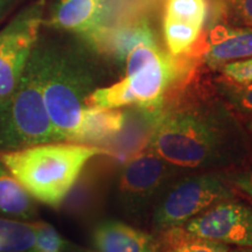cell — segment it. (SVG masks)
I'll return each mask as SVG.
<instances>
[{"label":"cell","mask_w":252,"mask_h":252,"mask_svg":"<svg viewBox=\"0 0 252 252\" xmlns=\"http://www.w3.org/2000/svg\"><path fill=\"white\" fill-rule=\"evenodd\" d=\"M184 228L210 241L252 248V206L237 197L220 201L188 220Z\"/></svg>","instance_id":"ba28073f"},{"label":"cell","mask_w":252,"mask_h":252,"mask_svg":"<svg viewBox=\"0 0 252 252\" xmlns=\"http://www.w3.org/2000/svg\"><path fill=\"white\" fill-rule=\"evenodd\" d=\"M241 118V117H239ZM242 123H243L245 131L249 135V139H250V144H251V149H252V117L250 118H241Z\"/></svg>","instance_id":"cb8c5ba5"},{"label":"cell","mask_w":252,"mask_h":252,"mask_svg":"<svg viewBox=\"0 0 252 252\" xmlns=\"http://www.w3.org/2000/svg\"><path fill=\"white\" fill-rule=\"evenodd\" d=\"M201 28L194 25L174 20L165 17L163 34L172 55H181L187 53L200 36Z\"/></svg>","instance_id":"ac0fdd59"},{"label":"cell","mask_w":252,"mask_h":252,"mask_svg":"<svg viewBox=\"0 0 252 252\" xmlns=\"http://www.w3.org/2000/svg\"><path fill=\"white\" fill-rule=\"evenodd\" d=\"M201 60L216 69L229 62L252 58V30L248 27L216 26L210 30L206 40L198 39Z\"/></svg>","instance_id":"30bf717a"},{"label":"cell","mask_w":252,"mask_h":252,"mask_svg":"<svg viewBox=\"0 0 252 252\" xmlns=\"http://www.w3.org/2000/svg\"><path fill=\"white\" fill-rule=\"evenodd\" d=\"M34 242L33 222L0 216V252H32Z\"/></svg>","instance_id":"2e32d148"},{"label":"cell","mask_w":252,"mask_h":252,"mask_svg":"<svg viewBox=\"0 0 252 252\" xmlns=\"http://www.w3.org/2000/svg\"><path fill=\"white\" fill-rule=\"evenodd\" d=\"M187 173L176 168L146 147L122 165L116 182V197L122 213L141 220L153 209L158 198L178 176Z\"/></svg>","instance_id":"8992f818"},{"label":"cell","mask_w":252,"mask_h":252,"mask_svg":"<svg viewBox=\"0 0 252 252\" xmlns=\"http://www.w3.org/2000/svg\"><path fill=\"white\" fill-rule=\"evenodd\" d=\"M45 47L35 46L20 82L0 104V152L61 141L43 97Z\"/></svg>","instance_id":"3957f363"},{"label":"cell","mask_w":252,"mask_h":252,"mask_svg":"<svg viewBox=\"0 0 252 252\" xmlns=\"http://www.w3.org/2000/svg\"><path fill=\"white\" fill-rule=\"evenodd\" d=\"M220 13L230 23L252 30V0H220Z\"/></svg>","instance_id":"44dd1931"},{"label":"cell","mask_w":252,"mask_h":252,"mask_svg":"<svg viewBox=\"0 0 252 252\" xmlns=\"http://www.w3.org/2000/svg\"><path fill=\"white\" fill-rule=\"evenodd\" d=\"M231 252H252V248H243V249H238V250L231 251Z\"/></svg>","instance_id":"484cf974"},{"label":"cell","mask_w":252,"mask_h":252,"mask_svg":"<svg viewBox=\"0 0 252 252\" xmlns=\"http://www.w3.org/2000/svg\"><path fill=\"white\" fill-rule=\"evenodd\" d=\"M43 7V0L35 1L0 31V104L17 88L36 46Z\"/></svg>","instance_id":"52a82bcc"},{"label":"cell","mask_w":252,"mask_h":252,"mask_svg":"<svg viewBox=\"0 0 252 252\" xmlns=\"http://www.w3.org/2000/svg\"><path fill=\"white\" fill-rule=\"evenodd\" d=\"M0 216L33 222L37 220L35 200L0 161Z\"/></svg>","instance_id":"4fadbf2b"},{"label":"cell","mask_w":252,"mask_h":252,"mask_svg":"<svg viewBox=\"0 0 252 252\" xmlns=\"http://www.w3.org/2000/svg\"><path fill=\"white\" fill-rule=\"evenodd\" d=\"M159 252H229V245L200 237L182 226L159 232Z\"/></svg>","instance_id":"9a60e30c"},{"label":"cell","mask_w":252,"mask_h":252,"mask_svg":"<svg viewBox=\"0 0 252 252\" xmlns=\"http://www.w3.org/2000/svg\"><path fill=\"white\" fill-rule=\"evenodd\" d=\"M106 166L108 162L100 166V162L94 163L91 159L72 186L61 208L74 216H83L93 212L102 198Z\"/></svg>","instance_id":"7c38bea8"},{"label":"cell","mask_w":252,"mask_h":252,"mask_svg":"<svg viewBox=\"0 0 252 252\" xmlns=\"http://www.w3.org/2000/svg\"><path fill=\"white\" fill-rule=\"evenodd\" d=\"M224 174L230 184L252 200V169L238 168L234 171H226Z\"/></svg>","instance_id":"603a6c76"},{"label":"cell","mask_w":252,"mask_h":252,"mask_svg":"<svg viewBox=\"0 0 252 252\" xmlns=\"http://www.w3.org/2000/svg\"><path fill=\"white\" fill-rule=\"evenodd\" d=\"M13 0H0V19H1L7 12L9 6H11Z\"/></svg>","instance_id":"d4e9b609"},{"label":"cell","mask_w":252,"mask_h":252,"mask_svg":"<svg viewBox=\"0 0 252 252\" xmlns=\"http://www.w3.org/2000/svg\"><path fill=\"white\" fill-rule=\"evenodd\" d=\"M238 196V191L220 171L184 173L172 181L152 209L156 231L185 225L220 201Z\"/></svg>","instance_id":"5b68a950"},{"label":"cell","mask_w":252,"mask_h":252,"mask_svg":"<svg viewBox=\"0 0 252 252\" xmlns=\"http://www.w3.org/2000/svg\"><path fill=\"white\" fill-rule=\"evenodd\" d=\"M207 15L206 0H168L166 18L184 21L202 28Z\"/></svg>","instance_id":"ffe728a7"},{"label":"cell","mask_w":252,"mask_h":252,"mask_svg":"<svg viewBox=\"0 0 252 252\" xmlns=\"http://www.w3.org/2000/svg\"><path fill=\"white\" fill-rule=\"evenodd\" d=\"M121 0H61L52 24L86 37L117 17Z\"/></svg>","instance_id":"9c48e42d"},{"label":"cell","mask_w":252,"mask_h":252,"mask_svg":"<svg viewBox=\"0 0 252 252\" xmlns=\"http://www.w3.org/2000/svg\"><path fill=\"white\" fill-rule=\"evenodd\" d=\"M220 69L226 80L235 83H252V58L229 62Z\"/></svg>","instance_id":"7402d4cb"},{"label":"cell","mask_w":252,"mask_h":252,"mask_svg":"<svg viewBox=\"0 0 252 252\" xmlns=\"http://www.w3.org/2000/svg\"><path fill=\"white\" fill-rule=\"evenodd\" d=\"M33 225L35 242L32 252H90L70 243L50 223L35 220Z\"/></svg>","instance_id":"d6986e66"},{"label":"cell","mask_w":252,"mask_h":252,"mask_svg":"<svg viewBox=\"0 0 252 252\" xmlns=\"http://www.w3.org/2000/svg\"><path fill=\"white\" fill-rule=\"evenodd\" d=\"M188 80L166 98L147 147L187 173L244 168L252 149L241 118L220 97L189 90Z\"/></svg>","instance_id":"6da1fadb"},{"label":"cell","mask_w":252,"mask_h":252,"mask_svg":"<svg viewBox=\"0 0 252 252\" xmlns=\"http://www.w3.org/2000/svg\"><path fill=\"white\" fill-rule=\"evenodd\" d=\"M90 252H159V242L127 223L108 220L94 226Z\"/></svg>","instance_id":"8fae6325"},{"label":"cell","mask_w":252,"mask_h":252,"mask_svg":"<svg viewBox=\"0 0 252 252\" xmlns=\"http://www.w3.org/2000/svg\"><path fill=\"white\" fill-rule=\"evenodd\" d=\"M125 110L88 108L77 144L91 145L103 149L111 138L123 128Z\"/></svg>","instance_id":"5bb4252c"},{"label":"cell","mask_w":252,"mask_h":252,"mask_svg":"<svg viewBox=\"0 0 252 252\" xmlns=\"http://www.w3.org/2000/svg\"><path fill=\"white\" fill-rule=\"evenodd\" d=\"M94 88V74L72 53L45 47L43 97L61 141L76 143L88 111L86 99Z\"/></svg>","instance_id":"277c9868"},{"label":"cell","mask_w":252,"mask_h":252,"mask_svg":"<svg viewBox=\"0 0 252 252\" xmlns=\"http://www.w3.org/2000/svg\"><path fill=\"white\" fill-rule=\"evenodd\" d=\"M108 152L91 145L55 141L0 152V161L37 202L60 209L84 167Z\"/></svg>","instance_id":"7a4b0ae2"},{"label":"cell","mask_w":252,"mask_h":252,"mask_svg":"<svg viewBox=\"0 0 252 252\" xmlns=\"http://www.w3.org/2000/svg\"><path fill=\"white\" fill-rule=\"evenodd\" d=\"M217 94L238 117H252V83H235L222 77L216 82Z\"/></svg>","instance_id":"e0dca14e"}]
</instances>
